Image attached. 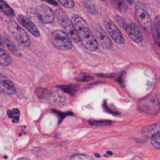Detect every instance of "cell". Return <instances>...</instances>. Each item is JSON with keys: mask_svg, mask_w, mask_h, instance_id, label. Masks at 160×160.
<instances>
[{"mask_svg": "<svg viewBox=\"0 0 160 160\" xmlns=\"http://www.w3.org/2000/svg\"><path fill=\"white\" fill-rule=\"evenodd\" d=\"M42 1H47L48 2L51 4H53V5H58V3L56 2L55 0H42Z\"/></svg>", "mask_w": 160, "mask_h": 160, "instance_id": "cell-28", "label": "cell"}, {"mask_svg": "<svg viewBox=\"0 0 160 160\" xmlns=\"http://www.w3.org/2000/svg\"><path fill=\"white\" fill-rule=\"evenodd\" d=\"M70 159L73 160H89V159H93V158L92 156H90L86 154H78L72 155L70 158Z\"/></svg>", "mask_w": 160, "mask_h": 160, "instance_id": "cell-22", "label": "cell"}, {"mask_svg": "<svg viewBox=\"0 0 160 160\" xmlns=\"http://www.w3.org/2000/svg\"><path fill=\"white\" fill-rule=\"evenodd\" d=\"M151 142L156 149L160 150V132H156L151 137Z\"/></svg>", "mask_w": 160, "mask_h": 160, "instance_id": "cell-18", "label": "cell"}, {"mask_svg": "<svg viewBox=\"0 0 160 160\" xmlns=\"http://www.w3.org/2000/svg\"><path fill=\"white\" fill-rule=\"evenodd\" d=\"M59 88L62 89L63 91H66V92L71 94H73V91L74 90L73 88V86H59Z\"/></svg>", "mask_w": 160, "mask_h": 160, "instance_id": "cell-25", "label": "cell"}, {"mask_svg": "<svg viewBox=\"0 0 160 160\" xmlns=\"http://www.w3.org/2000/svg\"><path fill=\"white\" fill-rule=\"evenodd\" d=\"M138 108L144 114L156 115L160 112V102L155 95L149 94L139 101Z\"/></svg>", "mask_w": 160, "mask_h": 160, "instance_id": "cell-2", "label": "cell"}, {"mask_svg": "<svg viewBox=\"0 0 160 160\" xmlns=\"http://www.w3.org/2000/svg\"><path fill=\"white\" fill-rule=\"evenodd\" d=\"M104 26L113 40L119 44L124 43L123 36L118 27L110 19H107L104 21Z\"/></svg>", "mask_w": 160, "mask_h": 160, "instance_id": "cell-8", "label": "cell"}, {"mask_svg": "<svg viewBox=\"0 0 160 160\" xmlns=\"http://www.w3.org/2000/svg\"><path fill=\"white\" fill-rule=\"evenodd\" d=\"M152 34L156 43L160 48V15H158L154 19Z\"/></svg>", "mask_w": 160, "mask_h": 160, "instance_id": "cell-13", "label": "cell"}, {"mask_svg": "<svg viewBox=\"0 0 160 160\" xmlns=\"http://www.w3.org/2000/svg\"><path fill=\"white\" fill-rule=\"evenodd\" d=\"M12 62L11 58L3 49L0 48V64L9 66Z\"/></svg>", "mask_w": 160, "mask_h": 160, "instance_id": "cell-16", "label": "cell"}, {"mask_svg": "<svg viewBox=\"0 0 160 160\" xmlns=\"http://www.w3.org/2000/svg\"><path fill=\"white\" fill-rule=\"evenodd\" d=\"M4 42L6 43V46L12 52H15L17 51V48H16V46H14V43L12 42V41H11V39L6 35L5 34L4 36Z\"/></svg>", "mask_w": 160, "mask_h": 160, "instance_id": "cell-20", "label": "cell"}, {"mask_svg": "<svg viewBox=\"0 0 160 160\" xmlns=\"http://www.w3.org/2000/svg\"><path fill=\"white\" fill-rule=\"evenodd\" d=\"M71 22L75 29L79 41L85 48L90 51H95L98 48V43L86 21L77 14H74Z\"/></svg>", "mask_w": 160, "mask_h": 160, "instance_id": "cell-1", "label": "cell"}, {"mask_svg": "<svg viewBox=\"0 0 160 160\" xmlns=\"http://www.w3.org/2000/svg\"><path fill=\"white\" fill-rule=\"evenodd\" d=\"M55 17L58 19L59 24L65 29L66 32L69 36L71 41L75 43H78L79 41L75 29L72 25L71 21L69 19L65 12L61 9H57L54 12Z\"/></svg>", "mask_w": 160, "mask_h": 160, "instance_id": "cell-3", "label": "cell"}, {"mask_svg": "<svg viewBox=\"0 0 160 160\" xmlns=\"http://www.w3.org/2000/svg\"><path fill=\"white\" fill-rule=\"evenodd\" d=\"M8 29L14 36L17 41L24 47H29L31 44V40L26 31L21 28L16 22L10 21L8 22Z\"/></svg>", "mask_w": 160, "mask_h": 160, "instance_id": "cell-7", "label": "cell"}, {"mask_svg": "<svg viewBox=\"0 0 160 160\" xmlns=\"http://www.w3.org/2000/svg\"><path fill=\"white\" fill-rule=\"evenodd\" d=\"M104 109H105L107 111H108L109 112H110V113H111V114H118V112H114V111H112V110L108 107V106L107 104H104Z\"/></svg>", "mask_w": 160, "mask_h": 160, "instance_id": "cell-27", "label": "cell"}, {"mask_svg": "<svg viewBox=\"0 0 160 160\" xmlns=\"http://www.w3.org/2000/svg\"><path fill=\"white\" fill-rule=\"evenodd\" d=\"M94 36L98 42L104 49H109L112 46V42L106 33L100 27H96L94 29Z\"/></svg>", "mask_w": 160, "mask_h": 160, "instance_id": "cell-9", "label": "cell"}, {"mask_svg": "<svg viewBox=\"0 0 160 160\" xmlns=\"http://www.w3.org/2000/svg\"><path fill=\"white\" fill-rule=\"evenodd\" d=\"M112 2H113V3L118 7L119 10L124 11V9H126V7L123 1L122 2L120 0H112Z\"/></svg>", "mask_w": 160, "mask_h": 160, "instance_id": "cell-24", "label": "cell"}, {"mask_svg": "<svg viewBox=\"0 0 160 160\" xmlns=\"http://www.w3.org/2000/svg\"><path fill=\"white\" fill-rule=\"evenodd\" d=\"M31 14H33V16L42 24L51 23L54 19V12L48 6L42 4L37 8H35L31 11Z\"/></svg>", "mask_w": 160, "mask_h": 160, "instance_id": "cell-6", "label": "cell"}, {"mask_svg": "<svg viewBox=\"0 0 160 160\" xmlns=\"http://www.w3.org/2000/svg\"><path fill=\"white\" fill-rule=\"evenodd\" d=\"M160 132V121L157 123L148 125L142 129L141 133L142 134L156 133Z\"/></svg>", "mask_w": 160, "mask_h": 160, "instance_id": "cell-14", "label": "cell"}, {"mask_svg": "<svg viewBox=\"0 0 160 160\" xmlns=\"http://www.w3.org/2000/svg\"><path fill=\"white\" fill-rule=\"evenodd\" d=\"M125 28L128 36L131 40L136 43H141L142 42L143 35L142 31L135 23L131 22Z\"/></svg>", "mask_w": 160, "mask_h": 160, "instance_id": "cell-10", "label": "cell"}, {"mask_svg": "<svg viewBox=\"0 0 160 160\" xmlns=\"http://www.w3.org/2000/svg\"><path fill=\"white\" fill-rule=\"evenodd\" d=\"M107 153H108V154H110V155H112V152H111V151H108V152H107Z\"/></svg>", "mask_w": 160, "mask_h": 160, "instance_id": "cell-30", "label": "cell"}, {"mask_svg": "<svg viewBox=\"0 0 160 160\" xmlns=\"http://www.w3.org/2000/svg\"><path fill=\"white\" fill-rule=\"evenodd\" d=\"M0 10L8 16L14 17L15 16L14 10L3 0H0Z\"/></svg>", "mask_w": 160, "mask_h": 160, "instance_id": "cell-15", "label": "cell"}, {"mask_svg": "<svg viewBox=\"0 0 160 160\" xmlns=\"http://www.w3.org/2000/svg\"><path fill=\"white\" fill-rule=\"evenodd\" d=\"M127 2H128L129 4H132L134 2V0H125Z\"/></svg>", "mask_w": 160, "mask_h": 160, "instance_id": "cell-29", "label": "cell"}, {"mask_svg": "<svg viewBox=\"0 0 160 160\" xmlns=\"http://www.w3.org/2000/svg\"><path fill=\"white\" fill-rule=\"evenodd\" d=\"M82 2L84 7L90 14H94L96 13V9L91 1H89V0H82Z\"/></svg>", "mask_w": 160, "mask_h": 160, "instance_id": "cell-19", "label": "cell"}, {"mask_svg": "<svg viewBox=\"0 0 160 160\" xmlns=\"http://www.w3.org/2000/svg\"><path fill=\"white\" fill-rule=\"evenodd\" d=\"M0 92L9 95L16 92V88L13 82L6 76L0 73Z\"/></svg>", "mask_w": 160, "mask_h": 160, "instance_id": "cell-12", "label": "cell"}, {"mask_svg": "<svg viewBox=\"0 0 160 160\" xmlns=\"http://www.w3.org/2000/svg\"><path fill=\"white\" fill-rule=\"evenodd\" d=\"M17 20L19 23H20L29 32H30L32 36L36 38L39 36L40 32L38 28L28 17L22 14H19L17 16Z\"/></svg>", "mask_w": 160, "mask_h": 160, "instance_id": "cell-11", "label": "cell"}, {"mask_svg": "<svg viewBox=\"0 0 160 160\" xmlns=\"http://www.w3.org/2000/svg\"><path fill=\"white\" fill-rule=\"evenodd\" d=\"M93 79L92 77L89 76V75H83L81 76V77L79 79V81H90L91 79Z\"/></svg>", "mask_w": 160, "mask_h": 160, "instance_id": "cell-26", "label": "cell"}, {"mask_svg": "<svg viewBox=\"0 0 160 160\" xmlns=\"http://www.w3.org/2000/svg\"><path fill=\"white\" fill-rule=\"evenodd\" d=\"M58 2L64 7L68 8H72L74 6V2L73 0H58Z\"/></svg>", "mask_w": 160, "mask_h": 160, "instance_id": "cell-23", "label": "cell"}, {"mask_svg": "<svg viewBox=\"0 0 160 160\" xmlns=\"http://www.w3.org/2000/svg\"><path fill=\"white\" fill-rule=\"evenodd\" d=\"M95 156H98V157H99V156H100V155H99V154H97V153L95 154Z\"/></svg>", "mask_w": 160, "mask_h": 160, "instance_id": "cell-31", "label": "cell"}, {"mask_svg": "<svg viewBox=\"0 0 160 160\" xmlns=\"http://www.w3.org/2000/svg\"><path fill=\"white\" fill-rule=\"evenodd\" d=\"M135 16L138 22L146 31L151 29L152 21L146 5L138 1L135 5Z\"/></svg>", "mask_w": 160, "mask_h": 160, "instance_id": "cell-4", "label": "cell"}, {"mask_svg": "<svg viewBox=\"0 0 160 160\" xmlns=\"http://www.w3.org/2000/svg\"><path fill=\"white\" fill-rule=\"evenodd\" d=\"M89 124L91 126H105L111 124L112 122L109 121H89Z\"/></svg>", "mask_w": 160, "mask_h": 160, "instance_id": "cell-21", "label": "cell"}, {"mask_svg": "<svg viewBox=\"0 0 160 160\" xmlns=\"http://www.w3.org/2000/svg\"><path fill=\"white\" fill-rule=\"evenodd\" d=\"M8 116L9 118L12 119L14 122H18L19 120V116H20V111L17 108H14L12 110L8 111Z\"/></svg>", "mask_w": 160, "mask_h": 160, "instance_id": "cell-17", "label": "cell"}, {"mask_svg": "<svg viewBox=\"0 0 160 160\" xmlns=\"http://www.w3.org/2000/svg\"><path fill=\"white\" fill-rule=\"evenodd\" d=\"M53 45L58 49L62 51H68L72 48V41L67 33L62 30L54 31L51 36Z\"/></svg>", "mask_w": 160, "mask_h": 160, "instance_id": "cell-5", "label": "cell"}]
</instances>
